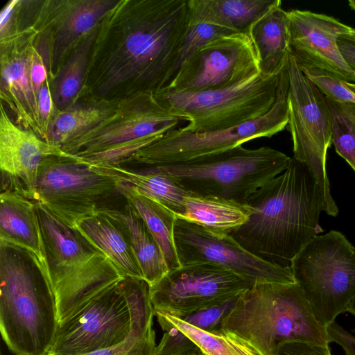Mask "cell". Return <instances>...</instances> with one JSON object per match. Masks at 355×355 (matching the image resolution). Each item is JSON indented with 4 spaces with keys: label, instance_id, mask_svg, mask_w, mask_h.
<instances>
[{
    "label": "cell",
    "instance_id": "obj_1",
    "mask_svg": "<svg viewBox=\"0 0 355 355\" xmlns=\"http://www.w3.org/2000/svg\"><path fill=\"white\" fill-rule=\"evenodd\" d=\"M187 0H119L100 21L78 98L155 94L176 72Z\"/></svg>",
    "mask_w": 355,
    "mask_h": 355
},
{
    "label": "cell",
    "instance_id": "obj_44",
    "mask_svg": "<svg viewBox=\"0 0 355 355\" xmlns=\"http://www.w3.org/2000/svg\"><path fill=\"white\" fill-rule=\"evenodd\" d=\"M342 38L348 40L355 43V30L349 35L341 37Z\"/></svg>",
    "mask_w": 355,
    "mask_h": 355
},
{
    "label": "cell",
    "instance_id": "obj_37",
    "mask_svg": "<svg viewBox=\"0 0 355 355\" xmlns=\"http://www.w3.org/2000/svg\"><path fill=\"white\" fill-rule=\"evenodd\" d=\"M50 68L49 44L44 34L39 30L33 46L30 67L31 80L36 99L42 85L50 75Z\"/></svg>",
    "mask_w": 355,
    "mask_h": 355
},
{
    "label": "cell",
    "instance_id": "obj_14",
    "mask_svg": "<svg viewBox=\"0 0 355 355\" xmlns=\"http://www.w3.org/2000/svg\"><path fill=\"white\" fill-rule=\"evenodd\" d=\"M36 11L37 0H19L12 28L0 39V97L15 123L40 137L30 71L33 46L39 33Z\"/></svg>",
    "mask_w": 355,
    "mask_h": 355
},
{
    "label": "cell",
    "instance_id": "obj_24",
    "mask_svg": "<svg viewBox=\"0 0 355 355\" xmlns=\"http://www.w3.org/2000/svg\"><path fill=\"white\" fill-rule=\"evenodd\" d=\"M93 170L107 175L116 182L128 184L182 217L185 211V199L192 195L166 173L151 166L129 168L119 165H91Z\"/></svg>",
    "mask_w": 355,
    "mask_h": 355
},
{
    "label": "cell",
    "instance_id": "obj_11",
    "mask_svg": "<svg viewBox=\"0 0 355 355\" xmlns=\"http://www.w3.org/2000/svg\"><path fill=\"white\" fill-rule=\"evenodd\" d=\"M288 123L293 158L305 164L321 190L323 211L336 216L338 207L331 194L327 172V150L332 144L331 112L324 96L299 69L290 54L286 64Z\"/></svg>",
    "mask_w": 355,
    "mask_h": 355
},
{
    "label": "cell",
    "instance_id": "obj_7",
    "mask_svg": "<svg viewBox=\"0 0 355 355\" xmlns=\"http://www.w3.org/2000/svg\"><path fill=\"white\" fill-rule=\"evenodd\" d=\"M182 121L154 94L139 93L121 99L111 116L61 149L69 155H84L92 165H121Z\"/></svg>",
    "mask_w": 355,
    "mask_h": 355
},
{
    "label": "cell",
    "instance_id": "obj_31",
    "mask_svg": "<svg viewBox=\"0 0 355 355\" xmlns=\"http://www.w3.org/2000/svg\"><path fill=\"white\" fill-rule=\"evenodd\" d=\"M98 25L73 48L51 80V93L58 111L70 107L80 97Z\"/></svg>",
    "mask_w": 355,
    "mask_h": 355
},
{
    "label": "cell",
    "instance_id": "obj_38",
    "mask_svg": "<svg viewBox=\"0 0 355 355\" xmlns=\"http://www.w3.org/2000/svg\"><path fill=\"white\" fill-rule=\"evenodd\" d=\"M236 298L223 304L205 308L178 318L202 330L211 331L218 329L223 319L233 307Z\"/></svg>",
    "mask_w": 355,
    "mask_h": 355
},
{
    "label": "cell",
    "instance_id": "obj_47",
    "mask_svg": "<svg viewBox=\"0 0 355 355\" xmlns=\"http://www.w3.org/2000/svg\"><path fill=\"white\" fill-rule=\"evenodd\" d=\"M352 332L355 334V329H352Z\"/></svg>",
    "mask_w": 355,
    "mask_h": 355
},
{
    "label": "cell",
    "instance_id": "obj_18",
    "mask_svg": "<svg viewBox=\"0 0 355 355\" xmlns=\"http://www.w3.org/2000/svg\"><path fill=\"white\" fill-rule=\"evenodd\" d=\"M290 54L299 67H319L355 83V76L342 57L338 40L355 29L338 19L308 10L287 11Z\"/></svg>",
    "mask_w": 355,
    "mask_h": 355
},
{
    "label": "cell",
    "instance_id": "obj_4",
    "mask_svg": "<svg viewBox=\"0 0 355 355\" xmlns=\"http://www.w3.org/2000/svg\"><path fill=\"white\" fill-rule=\"evenodd\" d=\"M51 286L24 249L0 241V330L15 355H48L58 328Z\"/></svg>",
    "mask_w": 355,
    "mask_h": 355
},
{
    "label": "cell",
    "instance_id": "obj_34",
    "mask_svg": "<svg viewBox=\"0 0 355 355\" xmlns=\"http://www.w3.org/2000/svg\"><path fill=\"white\" fill-rule=\"evenodd\" d=\"M234 33H236L216 24L195 21L188 19L187 30L177 62L176 71L185 60L207 44L222 36Z\"/></svg>",
    "mask_w": 355,
    "mask_h": 355
},
{
    "label": "cell",
    "instance_id": "obj_2",
    "mask_svg": "<svg viewBox=\"0 0 355 355\" xmlns=\"http://www.w3.org/2000/svg\"><path fill=\"white\" fill-rule=\"evenodd\" d=\"M246 223L232 235L251 253L284 266L322 230L323 198L308 166L291 158L288 168L245 203Z\"/></svg>",
    "mask_w": 355,
    "mask_h": 355
},
{
    "label": "cell",
    "instance_id": "obj_29",
    "mask_svg": "<svg viewBox=\"0 0 355 355\" xmlns=\"http://www.w3.org/2000/svg\"><path fill=\"white\" fill-rule=\"evenodd\" d=\"M116 182L120 193L142 218L158 244L168 270L179 268L181 265L174 241L175 214L132 187Z\"/></svg>",
    "mask_w": 355,
    "mask_h": 355
},
{
    "label": "cell",
    "instance_id": "obj_46",
    "mask_svg": "<svg viewBox=\"0 0 355 355\" xmlns=\"http://www.w3.org/2000/svg\"><path fill=\"white\" fill-rule=\"evenodd\" d=\"M348 4L349 7L355 11V0H349Z\"/></svg>",
    "mask_w": 355,
    "mask_h": 355
},
{
    "label": "cell",
    "instance_id": "obj_6",
    "mask_svg": "<svg viewBox=\"0 0 355 355\" xmlns=\"http://www.w3.org/2000/svg\"><path fill=\"white\" fill-rule=\"evenodd\" d=\"M291 160L268 146L248 149L238 146L187 162L148 166L166 173L192 195L245 204L257 189L283 173Z\"/></svg>",
    "mask_w": 355,
    "mask_h": 355
},
{
    "label": "cell",
    "instance_id": "obj_45",
    "mask_svg": "<svg viewBox=\"0 0 355 355\" xmlns=\"http://www.w3.org/2000/svg\"><path fill=\"white\" fill-rule=\"evenodd\" d=\"M347 312L355 315V298L353 300V302H352Z\"/></svg>",
    "mask_w": 355,
    "mask_h": 355
},
{
    "label": "cell",
    "instance_id": "obj_8",
    "mask_svg": "<svg viewBox=\"0 0 355 355\" xmlns=\"http://www.w3.org/2000/svg\"><path fill=\"white\" fill-rule=\"evenodd\" d=\"M291 268L317 320L325 327L348 311L355 298V247L341 232L313 238Z\"/></svg>",
    "mask_w": 355,
    "mask_h": 355
},
{
    "label": "cell",
    "instance_id": "obj_41",
    "mask_svg": "<svg viewBox=\"0 0 355 355\" xmlns=\"http://www.w3.org/2000/svg\"><path fill=\"white\" fill-rule=\"evenodd\" d=\"M277 355H331L330 347L293 342L284 345Z\"/></svg>",
    "mask_w": 355,
    "mask_h": 355
},
{
    "label": "cell",
    "instance_id": "obj_9",
    "mask_svg": "<svg viewBox=\"0 0 355 355\" xmlns=\"http://www.w3.org/2000/svg\"><path fill=\"white\" fill-rule=\"evenodd\" d=\"M279 75L264 78L259 73L216 90L175 92L163 88L154 95L173 115L189 121L182 128L184 130H222L265 115L276 101Z\"/></svg>",
    "mask_w": 355,
    "mask_h": 355
},
{
    "label": "cell",
    "instance_id": "obj_26",
    "mask_svg": "<svg viewBox=\"0 0 355 355\" xmlns=\"http://www.w3.org/2000/svg\"><path fill=\"white\" fill-rule=\"evenodd\" d=\"M98 211L123 226L144 279L149 287L159 281L168 269L158 244L137 211L127 202L121 208L102 209Z\"/></svg>",
    "mask_w": 355,
    "mask_h": 355
},
{
    "label": "cell",
    "instance_id": "obj_22",
    "mask_svg": "<svg viewBox=\"0 0 355 355\" xmlns=\"http://www.w3.org/2000/svg\"><path fill=\"white\" fill-rule=\"evenodd\" d=\"M131 313V329L121 343L85 355H155V311L149 286L141 279L125 277L118 284Z\"/></svg>",
    "mask_w": 355,
    "mask_h": 355
},
{
    "label": "cell",
    "instance_id": "obj_36",
    "mask_svg": "<svg viewBox=\"0 0 355 355\" xmlns=\"http://www.w3.org/2000/svg\"><path fill=\"white\" fill-rule=\"evenodd\" d=\"M163 336L155 355H205L200 349L182 331L164 322H159Z\"/></svg>",
    "mask_w": 355,
    "mask_h": 355
},
{
    "label": "cell",
    "instance_id": "obj_30",
    "mask_svg": "<svg viewBox=\"0 0 355 355\" xmlns=\"http://www.w3.org/2000/svg\"><path fill=\"white\" fill-rule=\"evenodd\" d=\"M182 218L213 232L230 234L244 225L249 214L245 204L213 197L191 195L185 199Z\"/></svg>",
    "mask_w": 355,
    "mask_h": 355
},
{
    "label": "cell",
    "instance_id": "obj_23",
    "mask_svg": "<svg viewBox=\"0 0 355 355\" xmlns=\"http://www.w3.org/2000/svg\"><path fill=\"white\" fill-rule=\"evenodd\" d=\"M248 35L264 78L279 75L286 67L290 55L288 19L282 1L268 10L249 28Z\"/></svg>",
    "mask_w": 355,
    "mask_h": 355
},
{
    "label": "cell",
    "instance_id": "obj_21",
    "mask_svg": "<svg viewBox=\"0 0 355 355\" xmlns=\"http://www.w3.org/2000/svg\"><path fill=\"white\" fill-rule=\"evenodd\" d=\"M0 241L26 250L49 281L48 261L35 201L21 191L6 187H1L0 194Z\"/></svg>",
    "mask_w": 355,
    "mask_h": 355
},
{
    "label": "cell",
    "instance_id": "obj_19",
    "mask_svg": "<svg viewBox=\"0 0 355 355\" xmlns=\"http://www.w3.org/2000/svg\"><path fill=\"white\" fill-rule=\"evenodd\" d=\"M119 0H37L36 20L51 52V80L73 49Z\"/></svg>",
    "mask_w": 355,
    "mask_h": 355
},
{
    "label": "cell",
    "instance_id": "obj_42",
    "mask_svg": "<svg viewBox=\"0 0 355 355\" xmlns=\"http://www.w3.org/2000/svg\"><path fill=\"white\" fill-rule=\"evenodd\" d=\"M18 0L8 1L0 13V38L6 37L13 26L15 8Z\"/></svg>",
    "mask_w": 355,
    "mask_h": 355
},
{
    "label": "cell",
    "instance_id": "obj_12",
    "mask_svg": "<svg viewBox=\"0 0 355 355\" xmlns=\"http://www.w3.org/2000/svg\"><path fill=\"white\" fill-rule=\"evenodd\" d=\"M117 196L122 195L114 180L69 155L50 156L42 162L34 201L40 202L67 225L76 228L83 218L102 209L112 208L107 202Z\"/></svg>",
    "mask_w": 355,
    "mask_h": 355
},
{
    "label": "cell",
    "instance_id": "obj_20",
    "mask_svg": "<svg viewBox=\"0 0 355 355\" xmlns=\"http://www.w3.org/2000/svg\"><path fill=\"white\" fill-rule=\"evenodd\" d=\"M30 130L17 125L0 103V168L1 179L19 185L35 200L39 168L50 156H68Z\"/></svg>",
    "mask_w": 355,
    "mask_h": 355
},
{
    "label": "cell",
    "instance_id": "obj_15",
    "mask_svg": "<svg viewBox=\"0 0 355 355\" xmlns=\"http://www.w3.org/2000/svg\"><path fill=\"white\" fill-rule=\"evenodd\" d=\"M252 286L231 271L198 263L168 270L149 293L154 311L180 318L234 300Z\"/></svg>",
    "mask_w": 355,
    "mask_h": 355
},
{
    "label": "cell",
    "instance_id": "obj_43",
    "mask_svg": "<svg viewBox=\"0 0 355 355\" xmlns=\"http://www.w3.org/2000/svg\"><path fill=\"white\" fill-rule=\"evenodd\" d=\"M338 46L343 58L355 76V43L340 37Z\"/></svg>",
    "mask_w": 355,
    "mask_h": 355
},
{
    "label": "cell",
    "instance_id": "obj_13",
    "mask_svg": "<svg viewBox=\"0 0 355 355\" xmlns=\"http://www.w3.org/2000/svg\"><path fill=\"white\" fill-rule=\"evenodd\" d=\"M174 241L181 266L209 263L234 272L252 285L295 283L291 266L251 253L230 234L217 233L177 217Z\"/></svg>",
    "mask_w": 355,
    "mask_h": 355
},
{
    "label": "cell",
    "instance_id": "obj_40",
    "mask_svg": "<svg viewBox=\"0 0 355 355\" xmlns=\"http://www.w3.org/2000/svg\"><path fill=\"white\" fill-rule=\"evenodd\" d=\"M331 342L338 344L345 355H355V334L349 332L336 322L327 327Z\"/></svg>",
    "mask_w": 355,
    "mask_h": 355
},
{
    "label": "cell",
    "instance_id": "obj_35",
    "mask_svg": "<svg viewBox=\"0 0 355 355\" xmlns=\"http://www.w3.org/2000/svg\"><path fill=\"white\" fill-rule=\"evenodd\" d=\"M298 67L327 98L336 102L355 103V94L346 87V81L336 74L319 67Z\"/></svg>",
    "mask_w": 355,
    "mask_h": 355
},
{
    "label": "cell",
    "instance_id": "obj_17",
    "mask_svg": "<svg viewBox=\"0 0 355 355\" xmlns=\"http://www.w3.org/2000/svg\"><path fill=\"white\" fill-rule=\"evenodd\" d=\"M260 73L248 34L222 36L185 60L164 87L175 92L216 90L235 85Z\"/></svg>",
    "mask_w": 355,
    "mask_h": 355
},
{
    "label": "cell",
    "instance_id": "obj_3",
    "mask_svg": "<svg viewBox=\"0 0 355 355\" xmlns=\"http://www.w3.org/2000/svg\"><path fill=\"white\" fill-rule=\"evenodd\" d=\"M220 329L236 336L258 355H277L293 342L329 347L327 327L316 318L300 287L253 284L239 295Z\"/></svg>",
    "mask_w": 355,
    "mask_h": 355
},
{
    "label": "cell",
    "instance_id": "obj_10",
    "mask_svg": "<svg viewBox=\"0 0 355 355\" xmlns=\"http://www.w3.org/2000/svg\"><path fill=\"white\" fill-rule=\"evenodd\" d=\"M286 68L280 73L276 101L263 116L226 130L192 132L182 128L169 130L128 159L126 164L137 166L180 163L222 153L246 141L271 137L282 131L288 123Z\"/></svg>",
    "mask_w": 355,
    "mask_h": 355
},
{
    "label": "cell",
    "instance_id": "obj_33",
    "mask_svg": "<svg viewBox=\"0 0 355 355\" xmlns=\"http://www.w3.org/2000/svg\"><path fill=\"white\" fill-rule=\"evenodd\" d=\"M332 121V144L355 171V103L327 100Z\"/></svg>",
    "mask_w": 355,
    "mask_h": 355
},
{
    "label": "cell",
    "instance_id": "obj_28",
    "mask_svg": "<svg viewBox=\"0 0 355 355\" xmlns=\"http://www.w3.org/2000/svg\"><path fill=\"white\" fill-rule=\"evenodd\" d=\"M119 102L95 98L78 100L70 107L57 112L49 125L45 141L62 148L111 116Z\"/></svg>",
    "mask_w": 355,
    "mask_h": 355
},
{
    "label": "cell",
    "instance_id": "obj_16",
    "mask_svg": "<svg viewBox=\"0 0 355 355\" xmlns=\"http://www.w3.org/2000/svg\"><path fill=\"white\" fill-rule=\"evenodd\" d=\"M118 284L58 325L48 355H85L118 345L128 336L131 313Z\"/></svg>",
    "mask_w": 355,
    "mask_h": 355
},
{
    "label": "cell",
    "instance_id": "obj_39",
    "mask_svg": "<svg viewBox=\"0 0 355 355\" xmlns=\"http://www.w3.org/2000/svg\"><path fill=\"white\" fill-rule=\"evenodd\" d=\"M49 76L37 94V121L40 137L45 140L49 125L58 112L55 106Z\"/></svg>",
    "mask_w": 355,
    "mask_h": 355
},
{
    "label": "cell",
    "instance_id": "obj_27",
    "mask_svg": "<svg viewBox=\"0 0 355 355\" xmlns=\"http://www.w3.org/2000/svg\"><path fill=\"white\" fill-rule=\"evenodd\" d=\"M279 0H189L188 19L248 34L250 27Z\"/></svg>",
    "mask_w": 355,
    "mask_h": 355
},
{
    "label": "cell",
    "instance_id": "obj_25",
    "mask_svg": "<svg viewBox=\"0 0 355 355\" xmlns=\"http://www.w3.org/2000/svg\"><path fill=\"white\" fill-rule=\"evenodd\" d=\"M76 228L105 254L124 277L144 279L127 234L119 222L98 211L80 220Z\"/></svg>",
    "mask_w": 355,
    "mask_h": 355
},
{
    "label": "cell",
    "instance_id": "obj_5",
    "mask_svg": "<svg viewBox=\"0 0 355 355\" xmlns=\"http://www.w3.org/2000/svg\"><path fill=\"white\" fill-rule=\"evenodd\" d=\"M35 203L46 252L49 282L61 324L125 277L76 228L67 225L40 202Z\"/></svg>",
    "mask_w": 355,
    "mask_h": 355
},
{
    "label": "cell",
    "instance_id": "obj_32",
    "mask_svg": "<svg viewBox=\"0 0 355 355\" xmlns=\"http://www.w3.org/2000/svg\"><path fill=\"white\" fill-rule=\"evenodd\" d=\"M158 322L171 325L189 337L205 355H258L236 336L220 328L205 331L162 311H155Z\"/></svg>",
    "mask_w": 355,
    "mask_h": 355
}]
</instances>
